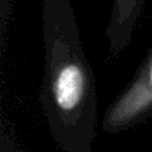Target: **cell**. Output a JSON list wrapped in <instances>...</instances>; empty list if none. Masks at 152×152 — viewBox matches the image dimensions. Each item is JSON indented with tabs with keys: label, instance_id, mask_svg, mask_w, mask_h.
Here are the masks:
<instances>
[{
	"label": "cell",
	"instance_id": "obj_1",
	"mask_svg": "<svg viewBox=\"0 0 152 152\" xmlns=\"http://www.w3.org/2000/svg\"><path fill=\"white\" fill-rule=\"evenodd\" d=\"M57 106L64 112L78 107L84 96V75L78 66H66L57 76L54 84Z\"/></svg>",
	"mask_w": 152,
	"mask_h": 152
}]
</instances>
